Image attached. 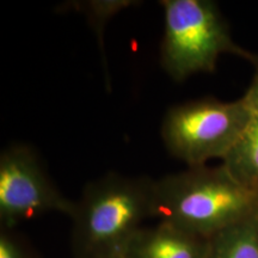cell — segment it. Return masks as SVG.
Segmentation results:
<instances>
[{"instance_id": "obj_3", "label": "cell", "mask_w": 258, "mask_h": 258, "mask_svg": "<svg viewBox=\"0 0 258 258\" xmlns=\"http://www.w3.org/2000/svg\"><path fill=\"white\" fill-rule=\"evenodd\" d=\"M164 35L160 63L167 76L180 83L198 73H212L222 54L251 62L257 57L238 46L218 5L211 0H161Z\"/></svg>"}, {"instance_id": "obj_10", "label": "cell", "mask_w": 258, "mask_h": 258, "mask_svg": "<svg viewBox=\"0 0 258 258\" xmlns=\"http://www.w3.org/2000/svg\"><path fill=\"white\" fill-rule=\"evenodd\" d=\"M254 69H256V72H254L252 82H251L250 88L247 89V91L245 92L243 97L249 104L251 110L258 114V57L256 62H254Z\"/></svg>"}, {"instance_id": "obj_6", "label": "cell", "mask_w": 258, "mask_h": 258, "mask_svg": "<svg viewBox=\"0 0 258 258\" xmlns=\"http://www.w3.org/2000/svg\"><path fill=\"white\" fill-rule=\"evenodd\" d=\"M209 239L159 221L153 227H141L122 251L123 258H206Z\"/></svg>"}, {"instance_id": "obj_9", "label": "cell", "mask_w": 258, "mask_h": 258, "mask_svg": "<svg viewBox=\"0 0 258 258\" xmlns=\"http://www.w3.org/2000/svg\"><path fill=\"white\" fill-rule=\"evenodd\" d=\"M0 258H40L15 228L0 227Z\"/></svg>"}, {"instance_id": "obj_2", "label": "cell", "mask_w": 258, "mask_h": 258, "mask_svg": "<svg viewBox=\"0 0 258 258\" xmlns=\"http://www.w3.org/2000/svg\"><path fill=\"white\" fill-rule=\"evenodd\" d=\"M153 182L111 172L89 183L71 215L74 257L121 256L143 222L153 218Z\"/></svg>"}, {"instance_id": "obj_7", "label": "cell", "mask_w": 258, "mask_h": 258, "mask_svg": "<svg viewBox=\"0 0 258 258\" xmlns=\"http://www.w3.org/2000/svg\"><path fill=\"white\" fill-rule=\"evenodd\" d=\"M206 258H258V208L213 235Z\"/></svg>"}, {"instance_id": "obj_5", "label": "cell", "mask_w": 258, "mask_h": 258, "mask_svg": "<svg viewBox=\"0 0 258 258\" xmlns=\"http://www.w3.org/2000/svg\"><path fill=\"white\" fill-rule=\"evenodd\" d=\"M76 201L57 189L34 148L16 144L0 154V227L15 228L21 222L46 213L71 215Z\"/></svg>"}, {"instance_id": "obj_1", "label": "cell", "mask_w": 258, "mask_h": 258, "mask_svg": "<svg viewBox=\"0 0 258 258\" xmlns=\"http://www.w3.org/2000/svg\"><path fill=\"white\" fill-rule=\"evenodd\" d=\"M258 208V191L238 183L225 166L189 167L153 182V218L212 238Z\"/></svg>"}, {"instance_id": "obj_4", "label": "cell", "mask_w": 258, "mask_h": 258, "mask_svg": "<svg viewBox=\"0 0 258 258\" xmlns=\"http://www.w3.org/2000/svg\"><path fill=\"white\" fill-rule=\"evenodd\" d=\"M252 110L244 97L233 102L203 98L167 110L161 123L166 150L189 167L224 159L249 123Z\"/></svg>"}, {"instance_id": "obj_11", "label": "cell", "mask_w": 258, "mask_h": 258, "mask_svg": "<svg viewBox=\"0 0 258 258\" xmlns=\"http://www.w3.org/2000/svg\"><path fill=\"white\" fill-rule=\"evenodd\" d=\"M103 258H123L122 256H111V257H103Z\"/></svg>"}, {"instance_id": "obj_8", "label": "cell", "mask_w": 258, "mask_h": 258, "mask_svg": "<svg viewBox=\"0 0 258 258\" xmlns=\"http://www.w3.org/2000/svg\"><path fill=\"white\" fill-rule=\"evenodd\" d=\"M222 165L238 183L258 191V114L256 112L252 111L244 132L222 159Z\"/></svg>"}]
</instances>
